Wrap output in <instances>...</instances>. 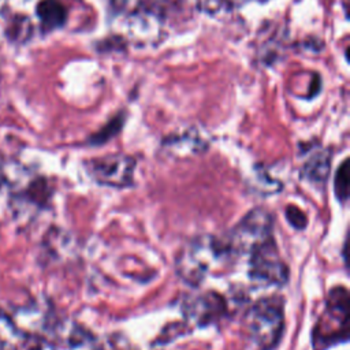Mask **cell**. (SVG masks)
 <instances>
[{"mask_svg": "<svg viewBox=\"0 0 350 350\" xmlns=\"http://www.w3.org/2000/svg\"><path fill=\"white\" fill-rule=\"evenodd\" d=\"M234 256L227 243H220L212 237H200L187 245L179 256L176 267L179 275L189 283L197 284L215 267Z\"/></svg>", "mask_w": 350, "mask_h": 350, "instance_id": "cell-1", "label": "cell"}, {"mask_svg": "<svg viewBox=\"0 0 350 350\" xmlns=\"http://www.w3.org/2000/svg\"><path fill=\"white\" fill-rule=\"evenodd\" d=\"M272 238V217L261 208L250 211L231 231L227 242L232 254L250 253Z\"/></svg>", "mask_w": 350, "mask_h": 350, "instance_id": "cell-4", "label": "cell"}, {"mask_svg": "<svg viewBox=\"0 0 350 350\" xmlns=\"http://www.w3.org/2000/svg\"><path fill=\"white\" fill-rule=\"evenodd\" d=\"M286 216L291 226H294L295 228H304L306 224V216L297 206H288L286 211Z\"/></svg>", "mask_w": 350, "mask_h": 350, "instance_id": "cell-12", "label": "cell"}, {"mask_svg": "<svg viewBox=\"0 0 350 350\" xmlns=\"http://www.w3.org/2000/svg\"><path fill=\"white\" fill-rule=\"evenodd\" d=\"M304 172L312 182L324 183L329 174V156L327 152H317L305 163Z\"/></svg>", "mask_w": 350, "mask_h": 350, "instance_id": "cell-10", "label": "cell"}, {"mask_svg": "<svg viewBox=\"0 0 350 350\" xmlns=\"http://www.w3.org/2000/svg\"><path fill=\"white\" fill-rule=\"evenodd\" d=\"M347 317H349V295L346 288H334L327 301L324 314L317 324L314 338L316 345L329 346L335 342L347 339Z\"/></svg>", "mask_w": 350, "mask_h": 350, "instance_id": "cell-3", "label": "cell"}, {"mask_svg": "<svg viewBox=\"0 0 350 350\" xmlns=\"http://www.w3.org/2000/svg\"><path fill=\"white\" fill-rule=\"evenodd\" d=\"M46 345L41 336L21 331L8 316L0 313V350H48Z\"/></svg>", "mask_w": 350, "mask_h": 350, "instance_id": "cell-7", "label": "cell"}, {"mask_svg": "<svg viewBox=\"0 0 350 350\" xmlns=\"http://www.w3.org/2000/svg\"><path fill=\"white\" fill-rule=\"evenodd\" d=\"M89 172L101 185L124 187L131 183L134 160L123 154H112L89 163Z\"/></svg>", "mask_w": 350, "mask_h": 350, "instance_id": "cell-6", "label": "cell"}, {"mask_svg": "<svg viewBox=\"0 0 350 350\" xmlns=\"http://www.w3.org/2000/svg\"><path fill=\"white\" fill-rule=\"evenodd\" d=\"M335 193L338 196V198L345 202L347 200V194H349V161L345 160L343 164L340 165V168L338 170L336 175H335Z\"/></svg>", "mask_w": 350, "mask_h": 350, "instance_id": "cell-11", "label": "cell"}, {"mask_svg": "<svg viewBox=\"0 0 350 350\" xmlns=\"http://www.w3.org/2000/svg\"><path fill=\"white\" fill-rule=\"evenodd\" d=\"M250 275L267 284H282L287 280V267L272 238L250 252Z\"/></svg>", "mask_w": 350, "mask_h": 350, "instance_id": "cell-5", "label": "cell"}, {"mask_svg": "<svg viewBox=\"0 0 350 350\" xmlns=\"http://www.w3.org/2000/svg\"><path fill=\"white\" fill-rule=\"evenodd\" d=\"M283 325V304L275 297L257 301L245 314V327L252 340L262 350H271L278 345Z\"/></svg>", "mask_w": 350, "mask_h": 350, "instance_id": "cell-2", "label": "cell"}, {"mask_svg": "<svg viewBox=\"0 0 350 350\" xmlns=\"http://www.w3.org/2000/svg\"><path fill=\"white\" fill-rule=\"evenodd\" d=\"M224 312V299L216 293H205L194 297L186 306L187 317L198 325H206L217 321Z\"/></svg>", "mask_w": 350, "mask_h": 350, "instance_id": "cell-8", "label": "cell"}, {"mask_svg": "<svg viewBox=\"0 0 350 350\" xmlns=\"http://www.w3.org/2000/svg\"><path fill=\"white\" fill-rule=\"evenodd\" d=\"M38 16L41 19V23L52 30L56 27H60L67 16L66 8L63 7V4L57 0H44L40 3L38 8H37Z\"/></svg>", "mask_w": 350, "mask_h": 350, "instance_id": "cell-9", "label": "cell"}]
</instances>
